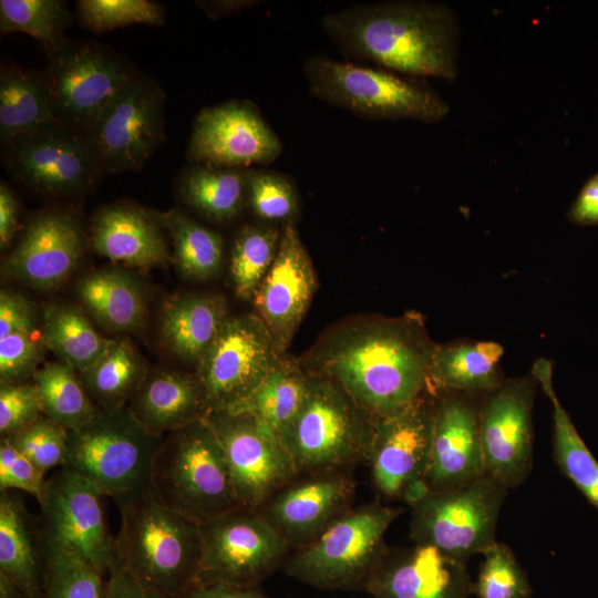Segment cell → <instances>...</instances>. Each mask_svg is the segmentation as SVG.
<instances>
[{
    "label": "cell",
    "instance_id": "cell-30",
    "mask_svg": "<svg viewBox=\"0 0 598 598\" xmlns=\"http://www.w3.org/2000/svg\"><path fill=\"white\" fill-rule=\"evenodd\" d=\"M530 372L553 405L556 463L598 512V462L555 393L551 362L540 358L534 362Z\"/></svg>",
    "mask_w": 598,
    "mask_h": 598
},
{
    "label": "cell",
    "instance_id": "cell-17",
    "mask_svg": "<svg viewBox=\"0 0 598 598\" xmlns=\"http://www.w3.org/2000/svg\"><path fill=\"white\" fill-rule=\"evenodd\" d=\"M537 380L532 372L505 379L482 395L480 437L485 473L515 488L533 463V406Z\"/></svg>",
    "mask_w": 598,
    "mask_h": 598
},
{
    "label": "cell",
    "instance_id": "cell-2",
    "mask_svg": "<svg viewBox=\"0 0 598 598\" xmlns=\"http://www.w3.org/2000/svg\"><path fill=\"white\" fill-rule=\"evenodd\" d=\"M322 28L346 56L412 78L457 76L454 11L430 1L359 3L326 13Z\"/></svg>",
    "mask_w": 598,
    "mask_h": 598
},
{
    "label": "cell",
    "instance_id": "cell-45",
    "mask_svg": "<svg viewBox=\"0 0 598 598\" xmlns=\"http://www.w3.org/2000/svg\"><path fill=\"white\" fill-rule=\"evenodd\" d=\"M7 439L41 472L63 467L69 452V431L45 415Z\"/></svg>",
    "mask_w": 598,
    "mask_h": 598
},
{
    "label": "cell",
    "instance_id": "cell-54",
    "mask_svg": "<svg viewBox=\"0 0 598 598\" xmlns=\"http://www.w3.org/2000/svg\"><path fill=\"white\" fill-rule=\"evenodd\" d=\"M256 0H215V1H197L207 16L212 18H220L223 16L239 12L244 9L250 8L260 3Z\"/></svg>",
    "mask_w": 598,
    "mask_h": 598
},
{
    "label": "cell",
    "instance_id": "cell-51",
    "mask_svg": "<svg viewBox=\"0 0 598 598\" xmlns=\"http://www.w3.org/2000/svg\"><path fill=\"white\" fill-rule=\"evenodd\" d=\"M107 575L105 598H164L137 581L115 556Z\"/></svg>",
    "mask_w": 598,
    "mask_h": 598
},
{
    "label": "cell",
    "instance_id": "cell-50",
    "mask_svg": "<svg viewBox=\"0 0 598 598\" xmlns=\"http://www.w3.org/2000/svg\"><path fill=\"white\" fill-rule=\"evenodd\" d=\"M566 217L577 226H598V172L582 184Z\"/></svg>",
    "mask_w": 598,
    "mask_h": 598
},
{
    "label": "cell",
    "instance_id": "cell-29",
    "mask_svg": "<svg viewBox=\"0 0 598 598\" xmlns=\"http://www.w3.org/2000/svg\"><path fill=\"white\" fill-rule=\"evenodd\" d=\"M227 317V303L223 297L181 296L165 306L161 333L175 354L197 365Z\"/></svg>",
    "mask_w": 598,
    "mask_h": 598
},
{
    "label": "cell",
    "instance_id": "cell-6",
    "mask_svg": "<svg viewBox=\"0 0 598 598\" xmlns=\"http://www.w3.org/2000/svg\"><path fill=\"white\" fill-rule=\"evenodd\" d=\"M303 73L313 96L364 118L435 123L450 113L448 104L419 78L323 55L309 58Z\"/></svg>",
    "mask_w": 598,
    "mask_h": 598
},
{
    "label": "cell",
    "instance_id": "cell-42",
    "mask_svg": "<svg viewBox=\"0 0 598 598\" xmlns=\"http://www.w3.org/2000/svg\"><path fill=\"white\" fill-rule=\"evenodd\" d=\"M246 205L264 224H295L299 215V194L292 181L276 171L249 168Z\"/></svg>",
    "mask_w": 598,
    "mask_h": 598
},
{
    "label": "cell",
    "instance_id": "cell-53",
    "mask_svg": "<svg viewBox=\"0 0 598 598\" xmlns=\"http://www.w3.org/2000/svg\"><path fill=\"white\" fill-rule=\"evenodd\" d=\"M19 229V203L12 188L0 184V246H9Z\"/></svg>",
    "mask_w": 598,
    "mask_h": 598
},
{
    "label": "cell",
    "instance_id": "cell-7",
    "mask_svg": "<svg viewBox=\"0 0 598 598\" xmlns=\"http://www.w3.org/2000/svg\"><path fill=\"white\" fill-rule=\"evenodd\" d=\"M375 419L334 381L310 374L307 396L279 439L298 474L342 471L367 460Z\"/></svg>",
    "mask_w": 598,
    "mask_h": 598
},
{
    "label": "cell",
    "instance_id": "cell-24",
    "mask_svg": "<svg viewBox=\"0 0 598 598\" xmlns=\"http://www.w3.org/2000/svg\"><path fill=\"white\" fill-rule=\"evenodd\" d=\"M364 591L374 598H468L473 584L465 563L414 543L386 548Z\"/></svg>",
    "mask_w": 598,
    "mask_h": 598
},
{
    "label": "cell",
    "instance_id": "cell-31",
    "mask_svg": "<svg viewBox=\"0 0 598 598\" xmlns=\"http://www.w3.org/2000/svg\"><path fill=\"white\" fill-rule=\"evenodd\" d=\"M248 169L190 164L181 172L177 189L198 214L214 221H228L246 205Z\"/></svg>",
    "mask_w": 598,
    "mask_h": 598
},
{
    "label": "cell",
    "instance_id": "cell-52",
    "mask_svg": "<svg viewBox=\"0 0 598 598\" xmlns=\"http://www.w3.org/2000/svg\"><path fill=\"white\" fill-rule=\"evenodd\" d=\"M174 598H271L259 587H237L220 582H195Z\"/></svg>",
    "mask_w": 598,
    "mask_h": 598
},
{
    "label": "cell",
    "instance_id": "cell-13",
    "mask_svg": "<svg viewBox=\"0 0 598 598\" xmlns=\"http://www.w3.org/2000/svg\"><path fill=\"white\" fill-rule=\"evenodd\" d=\"M279 358L256 315L228 316L196 365L208 411L240 410Z\"/></svg>",
    "mask_w": 598,
    "mask_h": 598
},
{
    "label": "cell",
    "instance_id": "cell-5",
    "mask_svg": "<svg viewBox=\"0 0 598 598\" xmlns=\"http://www.w3.org/2000/svg\"><path fill=\"white\" fill-rule=\"evenodd\" d=\"M152 495L197 524L241 506L206 419L164 435L153 464Z\"/></svg>",
    "mask_w": 598,
    "mask_h": 598
},
{
    "label": "cell",
    "instance_id": "cell-1",
    "mask_svg": "<svg viewBox=\"0 0 598 598\" xmlns=\"http://www.w3.org/2000/svg\"><path fill=\"white\" fill-rule=\"evenodd\" d=\"M435 344L416 311L357 316L327 329L298 360L306 372L334 381L358 405L380 417L429 393Z\"/></svg>",
    "mask_w": 598,
    "mask_h": 598
},
{
    "label": "cell",
    "instance_id": "cell-22",
    "mask_svg": "<svg viewBox=\"0 0 598 598\" xmlns=\"http://www.w3.org/2000/svg\"><path fill=\"white\" fill-rule=\"evenodd\" d=\"M482 395L441 392L435 395L427 489L457 487L485 474L480 437Z\"/></svg>",
    "mask_w": 598,
    "mask_h": 598
},
{
    "label": "cell",
    "instance_id": "cell-35",
    "mask_svg": "<svg viewBox=\"0 0 598 598\" xmlns=\"http://www.w3.org/2000/svg\"><path fill=\"white\" fill-rule=\"evenodd\" d=\"M79 293L89 311L109 329L132 330L143 322V295L123 272L113 269L94 272L82 279Z\"/></svg>",
    "mask_w": 598,
    "mask_h": 598
},
{
    "label": "cell",
    "instance_id": "cell-4",
    "mask_svg": "<svg viewBox=\"0 0 598 598\" xmlns=\"http://www.w3.org/2000/svg\"><path fill=\"white\" fill-rule=\"evenodd\" d=\"M66 467L111 497L120 511L152 496V472L164 436L146 430L127 406L100 410L69 432Z\"/></svg>",
    "mask_w": 598,
    "mask_h": 598
},
{
    "label": "cell",
    "instance_id": "cell-36",
    "mask_svg": "<svg viewBox=\"0 0 598 598\" xmlns=\"http://www.w3.org/2000/svg\"><path fill=\"white\" fill-rule=\"evenodd\" d=\"M41 336L43 343L79 373L94 364L114 341L100 336L81 310L68 305L44 309Z\"/></svg>",
    "mask_w": 598,
    "mask_h": 598
},
{
    "label": "cell",
    "instance_id": "cell-25",
    "mask_svg": "<svg viewBox=\"0 0 598 598\" xmlns=\"http://www.w3.org/2000/svg\"><path fill=\"white\" fill-rule=\"evenodd\" d=\"M90 240L100 256L134 268L147 269L168 257L158 219L131 203L100 208L91 221Z\"/></svg>",
    "mask_w": 598,
    "mask_h": 598
},
{
    "label": "cell",
    "instance_id": "cell-26",
    "mask_svg": "<svg viewBox=\"0 0 598 598\" xmlns=\"http://www.w3.org/2000/svg\"><path fill=\"white\" fill-rule=\"evenodd\" d=\"M47 560V540L41 520L27 509L13 491L0 494V575L23 598H41Z\"/></svg>",
    "mask_w": 598,
    "mask_h": 598
},
{
    "label": "cell",
    "instance_id": "cell-11",
    "mask_svg": "<svg viewBox=\"0 0 598 598\" xmlns=\"http://www.w3.org/2000/svg\"><path fill=\"white\" fill-rule=\"evenodd\" d=\"M197 582L237 587L259 584L283 567L292 549L267 517L244 506L199 524Z\"/></svg>",
    "mask_w": 598,
    "mask_h": 598
},
{
    "label": "cell",
    "instance_id": "cell-21",
    "mask_svg": "<svg viewBox=\"0 0 598 598\" xmlns=\"http://www.w3.org/2000/svg\"><path fill=\"white\" fill-rule=\"evenodd\" d=\"M354 482L342 471L299 474L259 509L292 551L306 547L352 508Z\"/></svg>",
    "mask_w": 598,
    "mask_h": 598
},
{
    "label": "cell",
    "instance_id": "cell-16",
    "mask_svg": "<svg viewBox=\"0 0 598 598\" xmlns=\"http://www.w3.org/2000/svg\"><path fill=\"white\" fill-rule=\"evenodd\" d=\"M435 396L424 393L400 411L375 419L367 461L375 488L410 505L427 491Z\"/></svg>",
    "mask_w": 598,
    "mask_h": 598
},
{
    "label": "cell",
    "instance_id": "cell-48",
    "mask_svg": "<svg viewBox=\"0 0 598 598\" xmlns=\"http://www.w3.org/2000/svg\"><path fill=\"white\" fill-rule=\"evenodd\" d=\"M45 474L7 439L0 443V492L21 491L37 501L41 497Z\"/></svg>",
    "mask_w": 598,
    "mask_h": 598
},
{
    "label": "cell",
    "instance_id": "cell-12",
    "mask_svg": "<svg viewBox=\"0 0 598 598\" xmlns=\"http://www.w3.org/2000/svg\"><path fill=\"white\" fill-rule=\"evenodd\" d=\"M9 176L44 196L80 195L105 174L87 135L60 122L2 144Z\"/></svg>",
    "mask_w": 598,
    "mask_h": 598
},
{
    "label": "cell",
    "instance_id": "cell-44",
    "mask_svg": "<svg viewBox=\"0 0 598 598\" xmlns=\"http://www.w3.org/2000/svg\"><path fill=\"white\" fill-rule=\"evenodd\" d=\"M482 555L484 559L473 584L477 598H530L527 576L507 545L495 542Z\"/></svg>",
    "mask_w": 598,
    "mask_h": 598
},
{
    "label": "cell",
    "instance_id": "cell-34",
    "mask_svg": "<svg viewBox=\"0 0 598 598\" xmlns=\"http://www.w3.org/2000/svg\"><path fill=\"white\" fill-rule=\"evenodd\" d=\"M147 373L126 340H114L106 352L80 379L100 410L125 408Z\"/></svg>",
    "mask_w": 598,
    "mask_h": 598
},
{
    "label": "cell",
    "instance_id": "cell-18",
    "mask_svg": "<svg viewBox=\"0 0 598 598\" xmlns=\"http://www.w3.org/2000/svg\"><path fill=\"white\" fill-rule=\"evenodd\" d=\"M102 493L82 475L66 468L45 481L38 503L48 544L66 549L107 574L114 561L101 502Z\"/></svg>",
    "mask_w": 598,
    "mask_h": 598
},
{
    "label": "cell",
    "instance_id": "cell-15",
    "mask_svg": "<svg viewBox=\"0 0 598 598\" xmlns=\"http://www.w3.org/2000/svg\"><path fill=\"white\" fill-rule=\"evenodd\" d=\"M241 506L261 509L299 474L279 436L245 411L209 412Z\"/></svg>",
    "mask_w": 598,
    "mask_h": 598
},
{
    "label": "cell",
    "instance_id": "cell-20",
    "mask_svg": "<svg viewBox=\"0 0 598 598\" xmlns=\"http://www.w3.org/2000/svg\"><path fill=\"white\" fill-rule=\"evenodd\" d=\"M317 275L295 224L282 227L275 260L252 303L279 357L286 355L317 290Z\"/></svg>",
    "mask_w": 598,
    "mask_h": 598
},
{
    "label": "cell",
    "instance_id": "cell-19",
    "mask_svg": "<svg viewBox=\"0 0 598 598\" xmlns=\"http://www.w3.org/2000/svg\"><path fill=\"white\" fill-rule=\"evenodd\" d=\"M281 152L279 136L257 105L248 100H231L197 113L187 158L190 164L251 168L272 163Z\"/></svg>",
    "mask_w": 598,
    "mask_h": 598
},
{
    "label": "cell",
    "instance_id": "cell-33",
    "mask_svg": "<svg viewBox=\"0 0 598 598\" xmlns=\"http://www.w3.org/2000/svg\"><path fill=\"white\" fill-rule=\"evenodd\" d=\"M309 385L310 374L299 360L283 355L238 411L250 413L279 436L300 410Z\"/></svg>",
    "mask_w": 598,
    "mask_h": 598
},
{
    "label": "cell",
    "instance_id": "cell-8",
    "mask_svg": "<svg viewBox=\"0 0 598 598\" xmlns=\"http://www.w3.org/2000/svg\"><path fill=\"white\" fill-rule=\"evenodd\" d=\"M401 512L379 503L352 507L312 543L292 551L286 574L318 589L364 591L388 548L385 534Z\"/></svg>",
    "mask_w": 598,
    "mask_h": 598
},
{
    "label": "cell",
    "instance_id": "cell-3",
    "mask_svg": "<svg viewBox=\"0 0 598 598\" xmlns=\"http://www.w3.org/2000/svg\"><path fill=\"white\" fill-rule=\"evenodd\" d=\"M114 556L145 588L174 598L197 582L202 563L199 524L152 495L121 511Z\"/></svg>",
    "mask_w": 598,
    "mask_h": 598
},
{
    "label": "cell",
    "instance_id": "cell-39",
    "mask_svg": "<svg viewBox=\"0 0 598 598\" xmlns=\"http://www.w3.org/2000/svg\"><path fill=\"white\" fill-rule=\"evenodd\" d=\"M164 223L172 237L179 269L200 280L216 276L224 257L221 236L178 208L167 213Z\"/></svg>",
    "mask_w": 598,
    "mask_h": 598
},
{
    "label": "cell",
    "instance_id": "cell-27",
    "mask_svg": "<svg viewBox=\"0 0 598 598\" xmlns=\"http://www.w3.org/2000/svg\"><path fill=\"white\" fill-rule=\"evenodd\" d=\"M126 406L146 430L161 436L209 413L197 375L166 370L147 374Z\"/></svg>",
    "mask_w": 598,
    "mask_h": 598
},
{
    "label": "cell",
    "instance_id": "cell-47",
    "mask_svg": "<svg viewBox=\"0 0 598 598\" xmlns=\"http://www.w3.org/2000/svg\"><path fill=\"white\" fill-rule=\"evenodd\" d=\"M41 343V330L20 331L0 338L1 383L22 382L31 372L33 374Z\"/></svg>",
    "mask_w": 598,
    "mask_h": 598
},
{
    "label": "cell",
    "instance_id": "cell-14",
    "mask_svg": "<svg viewBox=\"0 0 598 598\" xmlns=\"http://www.w3.org/2000/svg\"><path fill=\"white\" fill-rule=\"evenodd\" d=\"M165 93L140 74L116 94L87 132L105 174L140 171L164 140Z\"/></svg>",
    "mask_w": 598,
    "mask_h": 598
},
{
    "label": "cell",
    "instance_id": "cell-38",
    "mask_svg": "<svg viewBox=\"0 0 598 598\" xmlns=\"http://www.w3.org/2000/svg\"><path fill=\"white\" fill-rule=\"evenodd\" d=\"M280 237L281 230L267 224H248L237 231L229 270L234 290L241 299L252 300L275 260Z\"/></svg>",
    "mask_w": 598,
    "mask_h": 598
},
{
    "label": "cell",
    "instance_id": "cell-40",
    "mask_svg": "<svg viewBox=\"0 0 598 598\" xmlns=\"http://www.w3.org/2000/svg\"><path fill=\"white\" fill-rule=\"evenodd\" d=\"M72 14L61 0H1L0 30L21 32L37 39L48 54L65 41L64 30L72 23Z\"/></svg>",
    "mask_w": 598,
    "mask_h": 598
},
{
    "label": "cell",
    "instance_id": "cell-46",
    "mask_svg": "<svg viewBox=\"0 0 598 598\" xmlns=\"http://www.w3.org/2000/svg\"><path fill=\"white\" fill-rule=\"evenodd\" d=\"M43 414L40 393L33 383H1L0 434L8 437L23 430Z\"/></svg>",
    "mask_w": 598,
    "mask_h": 598
},
{
    "label": "cell",
    "instance_id": "cell-49",
    "mask_svg": "<svg viewBox=\"0 0 598 598\" xmlns=\"http://www.w3.org/2000/svg\"><path fill=\"white\" fill-rule=\"evenodd\" d=\"M20 331H37L31 306L23 297L2 290L0 295V338Z\"/></svg>",
    "mask_w": 598,
    "mask_h": 598
},
{
    "label": "cell",
    "instance_id": "cell-41",
    "mask_svg": "<svg viewBox=\"0 0 598 598\" xmlns=\"http://www.w3.org/2000/svg\"><path fill=\"white\" fill-rule=\"evenodd\" d=\"M104 575L79 555L47 543L41 598H105Z\"/></svg>",
    "mask_w": 598,
    "mask_h": 598
},
{
    "label": "cell",
    "instance_id": "cell-55",
    "mask_svg": "<svg viewBox=\"0 0 598 598\" xmlns=\"http://www.w3.org/2000/svg\"><path fill=\"white\" fill-rule=\"evenodd\" d=\"M0 598H23V596L7 577L0 575Z\"/></svg>",
    "mask_w": 598,
    "mask_h": 598
},
{
    "label": "cell",
    "instance_id": "cell-28",
    "mask_svg": "<svg viewBox=\"0 0 598 598\" xmlns=\"http://www.w3.org/2000/svg\"><path fill=\"white\" fill-rule=\"evenodd\" d=\"M503 347L495 341L456 340L435 344L430 368L427 392H462L484 395L504 380L501 368Z\"/></svg>",
    "mask_w": 598,
    "mask_h": 598
},
{
    "label": "cell",
    "instance_id": "cell-37",
    "mask_svg": "<svg viewBox=\"0 0 598 598\" xmlns=\"http://www.w3.org/2000/svg\"><path fill=\"white\" fill-rule=\"evenodd\" d=\"M42 402L43 415L75 431L100 411L85 390L80 377L65 362L47 363L32 374Z\"/></svg>",
    "mask_w": 598,
    "mask_h": 598
},
{
    "label": "cell",
    "instance_id": "cell-9",
    "mask_svg": "<svg viewBox=\"0 0 598 598\" xmlns=\"http://www.w3.org/2000/svg\"><path fill=\"white\" fill-rule=\"evenodd\" d=\"M508 488L483 474L457 487L427 489L412 506L410 536L465 563L496 539V525Z\"/></svg>",
    "mask_w": 598,
    "mask_h": 598
},
{
    "label": "cell",
    "instance_id": "cell-43",
    "mask_svg": "<svg viewBox=\"0 0 598 598\" xmlns=\"http://www.w3.org/2000/svg\"><path fill=\"white\" fill-rule=\"evenodd\" d=\"M76 17L83 28L95 33L132 24L165 23L164 8L150 0H79Z\"/></svg>",
    "mask_w": 598,
    "mask_h": 598
},
{
    "label": "cell",
    "instance_id": "cell-32",
    "mask_svg": "<svg viewBox=\"0 0 598 598\" xmlns=\"http://www.w3.org/2000/svg\"><path fill=\"white\" fill-rule=\"evenodd\" d=\"M59 122L41 73L4 64L0 71V137L3 143Z\"/></svg>",
    "mask_w": 598,
    "mask_h": 598
},
{
    "label": "cell",
    "instance_id": "cell-23",
    "mask_svg": "<svg viewBox=\"0 0 598 598\" xmlns=\"http://www.w3.org/2000/svg\"><path fill=\"white\" fill-rule=\"evenodd\" d=\"M84 234L70 212L49 208L27 223L6 260V270L28 286L49 290L62 283L84 252Z\"/></svg>",
    "mask_w": 598,
    "mask_h": 598
},
{
    "label": "cell",
    "instance_id": "cell-10",
    "mask_svg": "<svg viewBox=\"0 0 598 598\" xmlns=\"http://www.w3.org/2000/svg\"><path fill=\"white\" fill-rule=\"evenodd\" d=\"M41 72L55 118L85 134L137 71L102 44L66 40Z\"/></svg>",
    "mask_w": 598,
    "mask_h": 598
}]
</instances>
